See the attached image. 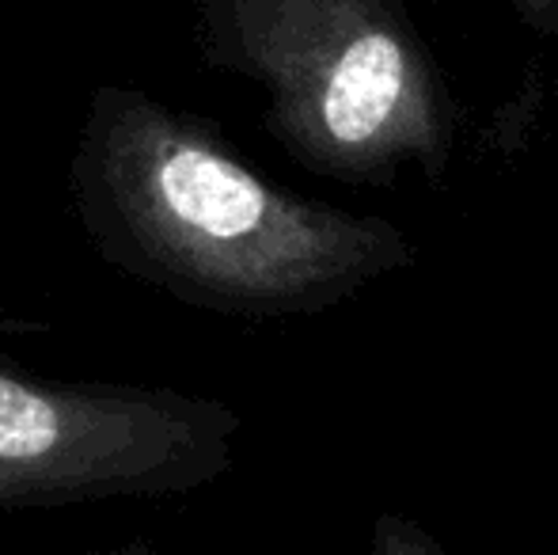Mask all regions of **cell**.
I'll use <instances>...</instances> for the list:
<instances>
[{"instance_id":"6da1fadb","label":"cell","mask_w":558,"mask_h":555,"mask_svg":"<svg viewBox=\"0 0 558 555\" xmlns=\"http://www.w3.org/2000/svg\"><path fill=\"white\" fill-rule=\"evenodd\" d=\"M69 202L107 267L221 316H293L399 260L384 225L266 183L221 126L133 84L88 92Z\"/></svg>"},{"instance_id":"7a4b0ae2","label":"cell","mask_w":558,"mask_h":555,"mask_svg":"<svg viewBox=\"0 0 558 555\" xmlns=\"http://www.w3.org/2000/svg\"><path fill=\"white\" fill-rule=\"evenodd\" d=\"M209 65L258 81L270 134L331 176L437 145L426 69L384 0H194Z\"/></svg>"},{"instance_id":"3957f363","label":"cell","mask_w":558,"mask_h":555,"mask_svg":"<svg viewBox=\"0 0 558 555\" xmlns=\"http://www.w3.org/2000/svg\"><path fill=\"white\" fill-rule=\"evenodd\" d=\"M235 430V411L209 396L0 358V510L191 495L228 472Z\"/></svg>"},{"instance_id":"277c9868","label":"cell","mask_w":558,"mask_h":555,"mask_svg":"<svg viewBox=\"0 0 558 555\" xmlns=\"http://www.w3.org/2000/svg\"><path fill=\"white\" fill-rule=\"evenodd\" d=\"M53 331V324H46V319H35V316H15V312L0 309V335H46Z\"/></svg>"}]
</instances>
